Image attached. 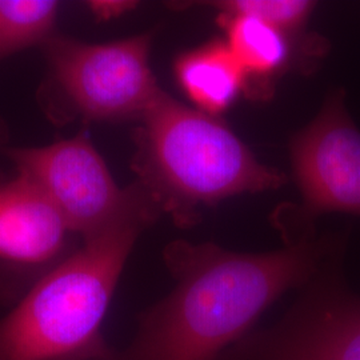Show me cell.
Masks as SVG:
<instances>
[{"label": "cell", "instance_id": "cell-1", "mask_svg": "<svg viewBox=\"0 0 360 360\" xmlns=\"http://www.w3.org/2000/svg\"><path fill=\"white\" fill-rule=\"evenodd\" d=\"M338 238L314 236L266 254L172 242L176 285L142 318L131 347L108 360H215L290 288L312 281Z\"/></svg>", "mask_w": 360, "mask_h": 360}, {"label": "cell", "instance_id": "cell-2", "mask_svg": "<svg viewBox=\"0 0 360 360\" xmlns=\"http://www.w3.org/2000/svg\"><path fill=\"white\" fill-rule=\"evenodd\" d=\"M162 210L147 195L31 285L0 319V360H108L102 326L129 254Z\"/></svg>", "mask_w": 360, "mask_h": 360}, {"label": "cell", "instance_id": "cell-3", "mask_svg": "<svg viewBox=\"0 0 360 360\" xmlns=\"http://www.w3.org/2000/svg\"><path fill=\"white\" fill-rule=\"evenodd\" d=\"M134 139L136 181L181 227L195 223L200 206L278 190L287 180L257 162L217 116L193 110L165 91L143 115Z\"/></svg>", "mask_w": 360, "mask_h": 360}, {"label": "cell", "instance_id": "cell-4", "mask_svg": "<svg viewBox=\"0 0 360 360\" xmlns=\"http://www.w3.org/2000/svg\"><path fill=\"white\" fill-rule=\"evenodd\" d=\"M150 34L90 44L55 35L44 46L52 89L86 122L142 119L162 89L151 65Z\"/></svg>", "mask_w": 360, "mask_h": 360}, {"label": "cell", "instance_id": "cell-5", "mask_svg": "<svg viewBox=\"0 0 360 360\" xmlns=\"http://www.w3.org/2000/svg\"><path fill=\"white\" fill-rule=\"evenodd\" d=\"M4 153L83 240L112 226L148 195L138 181L127 188L116 184L86 131L47 146Z\"/></svg>", "mask_w": 360, "mask_h": 360}, {"label": "cell", "instance_id": "cell-6", "mask_svg": "<svg viewBox=\"0 0 360 360\" xmlns=\"http://www.w3.org/2000/svg\"><path fill=\"white\" fill-rule=\"evenodd\" d=\"M343 245L339 239L292 314L245 342L238 360H360V295L343 281Z\"/></svg>", "mask_w": 360, "mask_h": 360}, {"label": "cell", "instance_id": "cell-7", "mask_svg": "<svg viewBox=\"0 0 360 360\" xmlns=\"http://www.w3.org/2000/svg\"><path fill=\"white\" fill-rule=\"evenodd\" d=\"M290 151L306 231L311 233L312 221L324 214L360 218V129L348 111L346 91L328 92L319 114L292 138Z\"/></svg>", "mask_w": 360, "mask_h": 360}, {"label": "cell", "instance_id": "cell-8", "mask_svg": "<svg viewBox=\"0 0 360 360\" xmlns=\"http://www.w3.org/2000/svg\"><path fill=\"white\" fill-rule=\"evenodd\" d=\"M75 236L31 180L18 174L0 183V287L34 285L77 250Z\"/></svg>", "mask_w": 360, "mask_h": 360}, {"label": "cell", "instance_id": "cell-9", "mask_svg": "<svg viewBox=\"0 0 360 360\" xmlns=\"http://www.w3.org/2000/svg\"><path fill=\"white\" fill-rule=\"evenodd\" d=\"M219 25L224 30L226 43L247 77V92L257 98L269 96L271 82L290 68L294 50L306 49L321 58L330 50L322 38L312 43H299L282 30L248 15L220 13Z\"/></svg>", "mask_w": 360, "mask_h": 360}, {"label": "cell", "instance_id": "cell-10", "mask_svg": "<svg viewBox=\"0 0 360 360\" xmlns=\"http://www.w3.org/2000/svg\"><path fill=\"white\" fill-rule=\"evenodd\" d=\"M181 90L211 116L227 111L242 92H247V77L226 41H211L183 52L174 63Z\"/></svg>", "mask_w": 360, "mask_h": 360}, {"label": "cell", "instance_id": "cell-11", "mask_svg": "<svg viewBox=\"0 0 360 360\" xmlns=\"http://www.w3.org/2000/svg\"><path fill=\"white\" fill-rule=\"evenodd\" d=\"M59 3L51 0H0V60L56 35Z\"/></svg>", "mask_w": 360, "mask_h": 360}, {"label": "cell", "instance_id": "cell-12", "mask_svg": "<svg viewBox=\"0 0 360 360\" xmlns=\"http://www.w3.org/2000/svg\"><path fill=\"white\" fill-rule=\"evenodd\" d=\"M220 13H242L257 18L295 39L304 34L316 3L307 0H229L214 3Z\"/></svg>", "mask_w": 360, "mask_h": 360}, {"label": "cell", "instance_id": "cell-13", "mask_svg": "<svg viewBox=\"0 0 360 360\" xmlns=\"http://www.w3.org/2000/svg\"><path fill=\"white\" fill-rule=\"evenodd\" d=\"M89 4L94 16L102 20L117 18L129 11L135 6V3L124 1V0H102V1H90Z\"/></svg>", "mask_w": 360, "mask_h": 360}, {"label": "cell", "instance_id": "cell-14", "mask_svg": "<svg viewBox=\"0 0 360 360\" xmlns=\"http://www.w3.org/2000/svg\"><path fill=\"white\" fill-rule=\"evenodd\" d=\"M6 141V129H4V123L0 122V147Z\"/></svg>", "mask_w": 360, "mask_h": 360}]
</instances>
